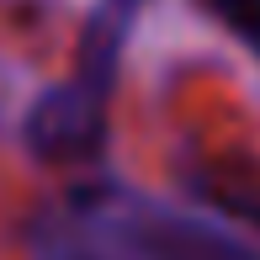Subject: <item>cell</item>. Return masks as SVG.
<instances>
[{
	"label": "cell",
	"mask_w": 260,
	"mask_h": 260,
	"mask_svg": "<svg viewBox=\"0 0 260 260\" xmlns=\"http://www.w3.org/2000/svg\"><path fill=\"white\" fill-rule=\"evenodd\" d=\"M202 6L260 58V0H202Z\"/></svg>",
	"instance_id": "277c9868"
},
{
	"label": "cell",
	"mask_w": 260,
	"mask_h": 260,
	"mask_svg": "<svg viewBox=\"0 0 260 260\" xmlns=\"http://www.w3.org/2000/svg\"><path fill=\"white\" fill-rule=\"evenodd\" d=\"M32 260H260L218 223L127 186H80L32 223Z\"/></svg>",
	"instance_id": "6da1fadb"
},
{
	"label": "cell",
	"mask_w": 260,
	"mask_h": 260,
	"mask_svg": "<svg viewBox=\"0 0 260 260\" xmlns=\"http://www.w3.org/2000/svg\"><path fill=\"white\" fill-rule=\"evenodd\" d=\"M144 6H149V0H96V11L85 16V32H80L75 75H69L75 90H85V96H96V101H112L127 32H133V21H138Z\"/></svg>",
	"instance_id": "3957f363"
},
{
	"label": "cell",
	"mask_w": 260,
	"mask_h": 260,
	"mask_svg": "<svg viewBox=\"0 0 260 260\" xmlns=\"http://www.w3.org/2000/svg\"><path fill=\"white\" fill-rule=\"evenodd\" d=\"M106 127H112L106 101L85 96V90H75L64 80V85H48L32 101L21 138H27L32 154L48 159V165H85L106 149Z\"/></svg>",
	"instance_id": "7a4b0ae2"
}]
</instances>
